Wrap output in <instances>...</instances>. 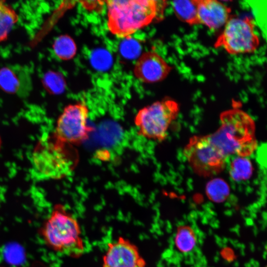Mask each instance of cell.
Instances as JSON below:
<instances>
[{"mask_svg": "<svg viewBox=\"0 0 267 267\" xmlns=\"http://www.w3.org/2000/svg\"><path fill=\"white\" fill-rule=\"evenodd\" d=\"M18 21L14 9L4 1H0V43L5 40Z\"/></svg>", "mask_w": 267, "mask_h": 267, "instance_id": "14", "label": "cell"}, {"mask_svg": "<svg viewBox=\"0 0 267 267\" xmlns=\"http://www.w3.org/2000/svg\"><path fill=\"white\" fill-rule=\"evenodd\" d=\"M0 146H1V140H0Z\"/></svg>", "mask_w": 267, "mask_h": 267, "instance_id": "20", "label": "cell"}, {"mask_svg": "<svg viewBox=\"0 0 267 267\" xmlns=\"http://www.w3.org/2000/svg\"><path fill=\"white\" fill-rule=\"evenodd\" d=\"M78 154L73 146L53 135L40 139L32 156L34 174L41 179H58L69 175L76 167Z\"/></svg>", "mask_w": 267, "mask_h": 267, "instance_id": "4", "label": "cell"}, {"mask_svg": "<svg viewBox=\"0 0 267 267\" xmlns=\"http://www.w3.org/2000/svg\"><path fill=\"white\" fill-rule=\"evenodd\" d=\"M89 109L84 102L66 106L57 120L53 136L64 143L76 146L89 138L93 128L88 123Z\"/></svg>", "mask_w": 267, "mask_h": 267, "instance_id": "8", "label": "cell"}, {"mask_svg": "<svg viewBox=\"0 0 267 267\" xmlns=\"http://www.w3.org/2000/svg\"><path fill=\"white\" fill-rule=\"evenodd\" d=\"M172 69V67L157 52L147 51L136 61L133 73L139 81L150 84L165 79Z\"/></svg>", "mask_w": 267, "mask_h": 267, "instance_id": "10", "label": "cell"}, {"mask_svg": "<svg viewBox=\"0 0 267 267\" xmlns=\"http://www.w3.org/2000/svg\"><path fill=\"white\" fill-rule=\"evenodd\" d=\"M44 83L46 88L52 93H60L65 89L64 79L61 75L56 72L47 73L44 77Z\"/></svg>", "mask_w": 267, "mask_h": 267, "instance_id": "18", "label": "cell"}, {"mask_svg": "<svg viewBox=\"0 0 267 267\" xmlns=\"http://www.w3.org/2000/svg\"><path fill=\"white\" fill-rule=\"evenodd\" d=\"M229 165V174L236 181L246 180L250 178L252 173V165L247 157L234 156Z\"/></svg>", "mask_w": 267, "mask_h": 267, "instance_id": "17", "label": "cell"}, {"mask_svg": "<svg viewBox=\"0 0 267 267\" xmlns=\"http://www.w3.org/2000/svg\"><path fill=\"white\" fill-rule=\"evenodd\" d=\"M102 261V267H145L146 265L137 246L122 236L108 244Z\"/></svg>", "mask_w": 267, "mask_h": 267, "instance_id": "9", "label": "cell"}, {"mask_svg": "<svg viewBox=\"0 0 267 267\" xmlns=\"http://www.w3.org/2000/svg\"><path fill=\"white\" fill-rule=\"evenodd\" d=\"M224 26L214 44L215 48H223L232 55L253 53L257 49L260 39L251 17L230 16Z\"/></svg>", "mask_w": 267, "mask_h": 267, "instance_id": "7", "label": "cell"}, {"mask_svg": "<svg viewBox=\"0 0 267 267\" xmlns=\"http://www.w3.org/2000/svg\"><path fill=\"white\" fill-rule=\"evenodd\" d=\"M231 9L217 0H197V13L199 24L212 30L225 25L230 17Z\"/></svg>", "mask_w": 267, "mask_h": 267, "instance_id": "11", "label": "cell"}, {"mask_svg": "<svg viewBox=\"0 0 267 267\" xmlns=\"http://www.w3.org/2000/svg\"><path fill=\"white\" fill-rule=\"evenodd\" d=\"M107 25L119 38H129L162 16L167 1L156 0H109Z\"/></svg>", "mask_w": 267, "mask_h": 267, "instance_id": "2", "label": "cell"}, {"mask_svg": "<svg viewBox=\"0 0 267 267\" xmlns=\"http://www.w3.org/2000/svg\"><path fill=\"white\" fill-rule=\"evenodd\" d=\"M0 88L9 93L25 95L32 88L30 74L19 66L3 67L0 69Z\"/></svg>", "mask_w": 267, "mask_h": 267, "instance_id": "12", "label": "cell"}, {"mask_svg": "<svg viewBox=\"0 0 267 267\" xmlns=\"http://www.w3.org/2000/svg\"><path fill=\"white\" fill-rule=\"evenodd\" d=\"M179 111L178 103L172 99L157 101L143 107L134 119L138 134L148 140L163 141Z\"/></svg>", "mask_w": 267, "mask_h": 267, "instance_id": "5", "label": "cell"}, {"mask_svg": "<svg viewBox=\"0 0 267 267\" xmlns=\"http://www.w3.org/2000/svg\"><path fill=\"white\" fill-rule=\"evenodd\" d=\"M220 118L219 128L208 134L213 143L227 158L251 155L257 146L252 118L242 110L234 108L222 112Z\"/></svg>", "mask_w": 267, "mask_h": 267, "instance_id": "1", "label": "cell"}, {"mask_svg": "<svg viewBox=\"0 0 267 267\" xmlns=\"http://www.w3.org/2000/svg\"><path fill=\"white\" fill-rule=\"evenodd\" d=\"M175 243L176 248L180 252H191L196 244V237L193 229L188 225L180 226L176 233Z\"/></svg>", "mask_w": 267, "mask_h": 267, "instance_id": "15", "label": "cell"}, {"mask_svg": "<svg viewBox=\"0 0 267 267\" xmlns=\"http://www.w3.org/2000/svg\"><path fill=\"white\" fill-rule=\"evenodd\" d=\"M177 17L190 25L199 24L197 13V0H178L172 1Z\"/></svg>", "mask_w": 267, "mask_h": 267, "instance_id": "13", "label": "cell"}, {"mask_svg": "<svg viewBox=\"0 0 267 267\" xmlns=\"http://www.w3.org/2000/svg\"><path fill=\"white\" fill-rule=\"evenodd\" d=\"M43 239L58 253L79 258L85 252V244L79 222L61 204L53 207L41 229Z\"/></svg>", "mask_w": 267, "mask_h": 267, "instance_id": "3", "label": "cell"}, {"mask_svg": "<svg viewBox=\"0 0 267 267\" xmlns=\"http://www.w3.org/2000/svg\"><path fill=\"white\" fill-rule=\"evenodd\" d=\"M209 197L215 202L223 201L228 194L226 186H210L208 189Z\"/></svg>", "mask_w": 267, "mask_h": 267, "instance_id": "19", "label": "cell"}, {"mask_svg": "<svg viewBox=\"0 0 267 267\" xmlns=\"http://www.w3.org/2000/svg\"><path fill=\"white\" fill-rule=\"evenodd\" d=\"M183 155L193 171L203 177L221 173L227 158L213 143L208 135L191 137L184 148Z\"/></svg>", "mask_w": 267, "mask_h": 267, "instance_id": "6", "label": "cell"}, {"mask_svg": "<svg viewBox=\"0 0 267 267\" xmlns=\"http://www.w3.org/2000/svg\"><path fill=\"white\" fill-rule=\"evenodd\" d=\"M53 51L57 57L62 60L72 59L77 53V45L74 40L67 35H61L54 41Z\"/></svg>", "mask_w": 267, "mask_h": 267, "instance_id": "16", "label": "cell"}]
</instances>
